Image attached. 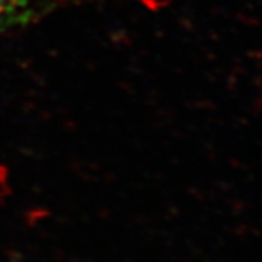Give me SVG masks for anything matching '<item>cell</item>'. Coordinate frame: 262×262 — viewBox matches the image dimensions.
<instances>
[{"label": "cell", "instance_id": "obj_1", "mask_svg": "<svg viewBox=\"0 0 262 262\" xmlns=\"http://www.w3.org/2000/svg\"><path fill=\"white\" fill-rule=\"evenodd\" d=\"M48 0H0V34L28 22Z\"/></svg>", "mask_w": 262, "mask_h": 262}]
</instances>
